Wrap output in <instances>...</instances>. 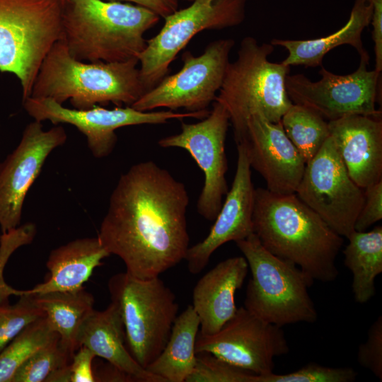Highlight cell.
Here are the masks:
<instances>
[{
	"label": "cell",
	"instance_id": "cell-1",
	"mask_svg": "<svg viewBox=\"0 0 382 382\" xmlns=\"http://www.w3.org/2000/svg\"><path fill=\"white\" fill-rule=\"evenodd\" d=\"M188 204L182 182L153 161L139 162L120 177L98 237L132 276L159 277L185 260Z\"/></svg>",
	"mask_w": 382,
	"mask_h": 382
},
{
	"label": "cell",
	"instance_id": "cell-2",
	"mask_svg": "<svg viewBox=\"0 0 382 382\" xmlns=\"http://www.w3.org/2000/svg\"><path fill=\"white\" fill-rule=\"evenodd\" d=\"M253 228L265 249L294 263L312 279L327 283L337 277L336 258L343 237L296 193L255 189Z\"/></svg>",
	"mask_w": 382,
	"mask_h": 382
},
{
	"label": "cell",
	"instance_id": "cell-3",
	"mask_svg": "<svg viewBox=\"0 0 382 382\" xmlns=\"http://www.w3.org/2000/svg\"><path fill=\"white\" fill-rule=\"evenodd\" d=\"M160 18L146 8L121 1L63 0L62 39L77 60L125 62L144 50V33Z\"/></svg>",
	"mask_w": 382,
	"mask_h": 382
},
{
	"label": "cell",
	"instance_id": "cell-4",
	"mask_svg": "<svg viewBox=\"0 0 382 382\" xmlns=\"http://www.w3.org/2000/svg\"><path fill=\"white\" fill-rule=\"evenodd\" d=\"M134 58L119 62H85L72 57L64 41H57L45 57L29 97L47 98L74 108L132 106L145 91Z\"/></svg>",
	"mask_w": 382,
	"mask_h": 382
},
{
	"label": "cell",
	"instance_id": "cell-5",
	"mask_svg": "<svg viewBox=\"0 0 382 382\" xmlns=\"http://www.w3.org/2000/svg\"><path fill=\"white\" fill-rule=\"evenodd\" d=\"M273 51L271 43L260 45L255 37L246 36L236 59L226 68L215 101L226 109L236 144L243 138L251 116L259 114L277 123L293 103L285 84L290 66L270 62Z\"/></svg>",
	"mask_w": 382,
	"mask_h": 382
},
{
	"label": "cell",
	"instance_id": "cell-6",
	"mask_svg": "<svg viewBox=\"0 0 382 382\" xmlns=\"http://www.w3.org/2000/svg\"><path fill=\"white\" fill-rule=\"evenodd\" d=\"M236 244L251 273L244 307L255 316L283 327L318 319L308 288L314 280L294 263L269 252L252 233Z\"/></svg>",
	"mask_w": 382,
	"mask_h": 382
},
{
	"label": "cell",
	"instance_id": "cell-7",
	"mask_svg": "<svg viewBox=\"0 0 382 382\" xmlns=\"http://www.w3.org/2000/svg\"><path fill=\"white\" fill-rule=\"evenodd\" d=\"M63 0H0V71L14 74L29 97L40 67L62 38Z\"/></svg>",
	"mask_w": 382,
	"mask_h": 382
},
{
	"label": "cell",
	"instance_id": "cell-8",
	"mask_svg": "<svg viewBox=\"0 0 382 382\" xmlns=\"http://www.w3.org/2000/svg\"><path fill=\"white\" fill-rule=\"evenodd\" d=\"M108 286L121 314L127 348L146 369L169 338L179 308L175 295L159 277L143 279L127 272L112 276Z\"/></svg>",
	"mask_w": 382,
	"mask_h": 382
},
{
	"label": "cell",
	"instance_id": "cell-9",
	"mask_svg": "<svg viewBox=\"0 0 382 382\" xmlns=\"http://www.w3.org/2000/svg\"><path fill=\"white\" fill-rule=\"evenodd\" d=\"M248 0H193L183 9L165 17L164 24L146 40L138 55L140 80L145 92L155 87L168 73L178 54L197 33L241 24Z\"/></svg>",
	"mask_w": 382,
	"mask_h": 382
},
{
	"label": "cell",
	"instance_id": "cell-10",
	"mask_svg": "<svg viewBox=\"0 0 382 382\" xmlns=\"http://www.w3.org/2000/svg\"><path fill=\"white\" fill-rule=\"evenodd\" d=\"M234 45L233 39H219L210 42L199 56L184 52L181 69L166 75L131 107L140 111L161 108L186 112L207 110L221 87Z\"/></svg>",
	"mask_w": 382,
	"mask_h": 382
},
{
	"label": "cell",
	"instance_id": "cell-11",
	"mask_svg": "<svg viewBox=\"0 0 382 382\" xmlns=\"http://www.w3.org/2000/svg\"><path fill=\"white\" fill-rule=\"evenodd\" d=\"M295 193L340 236L354 231L364 190L350 178L330 136L306 164Z\"/></svg>",
	"mask_w": 382,
	"mask_h": 382
},
{
	"label": "cell",
	"instance_id": "cell-12",
	"mask_svg": "<svg viewBox=\"0 0 382 382\" xmlns=\"http://www.w3.org/2000/svg\"><path fill=\"white\" fill-rule=\"evenodd\" d=\"M369 57H360L352 73L338 75L320 66L318 81L301 74L286 78V90L293 103L307 107L328 121L349 115L381 117L376 108L379 96L381 73L369 70Z\"/></svg>",
	"mask_w": 382,
	"mask_h": 382
},
{
	"label": "cell",
	"instance_id": "cell-13",
	"mask_svg": "<svg viewBox=\"0 0 382 382\" xmlns=\"http://www.w3.org/2000/svg\"><path fill=\"white\" fill-rule=\"evenodd\" d=\"M23 107L34 120H49L57 125L66 123L76 127L86 138L87 145L97 158L107 157L117 141L115 130L127 126L158 125L170 120L197 118L202 120L209 112H176L173 110L140 111L131 106H116L107 109L95 105L87 110L71 109L52 99L28 97L23 100Z\"/></svg>",
	"mask_w": 382,
	"mask_h": 382
},
{
	"label": "cell",
	"instance_id": "cell-14",
	"mask_svg": "<svg viewBox=\"0 0 382 382\" xmlns=\"http://www.w3.org/2000/svg\"><path fill=\"white\" fill-rule=\"evenodd\" d=\"M195 352L211 354L257 375H267L273 372L275 357L287 354L289 346L282 327L241 306L215 334L198 332Z\"/></svg>",
	"mask_w": 382,
	"mask_h": 382
},
{
	"label": "cell",
	"instance_id": "cell-15",
	"mask_svg": "<svg viewBox=\"0 0 382 382\" xmlns=\"http://www.w3.org/2000/svg\"><path fill=\"white\" fill-rule=\"evenodd\" d=\"M230 124L224 106L214 101L208 115L196 123H181L180 133L161 139L163 148L186 150L204 175V183L197 202V212L205 219L214 221L228 191L226 179L228 169L225 141Z\"/></svg>",
	"mask_w": 382,
	"mask_h": 382
},
{
	"label": "cell",
	"instance_id": "cell-16",
	"mask_svg": "<svg viewBox=\"0 0 382 382\" xmlns=\"http://www.w3.org/2000/svg\"><path fill=\"white\" fill-rule=\"evenodd\" d=\"M67 134L62 126L49 130L34 120L25 128L16 148L0 163V227L6 233L19 226L28 190L50 154L63 145Z\"/></svg>",
	"mask_w": 382,
	"mask_h": 382
},
{
	"label": "cell",
	"instance_id": "cell-17",
	"mask_svg": "<svg viewBox=\"0 0 382 382\" xmlns=\"http://www.w3.org/2000/svg\"><path fill=\"white\" fill-rule=\"evenodd\" d=\"M238 144L244 146L250 167L262 176L267 190L277 194L296 192L306 163L281 122H272L261 115H253Z\"/></svg>",
	"mask_w": 382,
	"mask_h": 382
},
{
	"label": "cell",
	"instance_id": "cell-18",
	"mask_svg": "<svg viewBox=\"0 0 382 382\" xmlns=\"http://www.w3.org/2000/svg\"><path fill=\"white\" fill-rule=\"evenodd\" d=\"M236 173L231 189L215 218L208 235L200 242L189 247L185 257L191 274L202 272L212 255L222 245L235 243L253 233V214L255 188L245 150L238 144Z\"/></svg>",
	"mask_w": 382,
	"mask_h": 382
},
{
	"label": "cell",
	"instance_id": "cell-19",
	"mask_svg": "<svg viewBox=\"0 0 382 382\" xmlns=\"http://www.w3.org/2000/svg\"><path fill=\"white\" fill-rule=\"evenodd\" d=\"M333 140L352 180L361 189L382 180V120L349 115L328 121Z\"/></svg>",
	"mask_w": 382,
	"mask_h": 382
},
{
	"label": "cell",
	"instance_id": "cell-20",
	"mask_svg": "<svg viewBox=\"0 0 382 382\" xmlns=\"http://www.w3.org/2000/svg\"><path fill=\"white\" fill-rule=\"evenodd\" d=\"M248 265L243 256L219 262L197 282L192 306L199 320V333L217 332L237 311L235 294L246 278Z\"/></svg>",
	"mask_w": 382,
	"mask_h": 382
},
{
	"label": "cell",
	"instance_id": "cell-21",
	"mask_svg": "<svg viewBox=\"0 0 382 382\" xmlns=\"http://www.w3.org/2000/svg\"><path fill=\"white\" fill-rule=\"evenodd\" d=\"M78 344L79 347H88L96 357L105 359L133 381L165 382L141 366L130 354L119 308L112 301L105 309H94L88 316L80 330Z\"/></svg>",
	"mask_w": 382,
	"mask_h": 382
},
{
	"label": "cell",
	"instance_id": "cell-22",
	"mask_svg": "<svg viewBox=\"0 0 382 382\" xmlns=\"http://www.w3.org/2000/svg\"><path fill=\"white\" fill-rule=\"evenodd\" d=\"M110 255L98 236L70 241L50 252L46 263L50 276L45 282L22 292L33 295L82 289L94 270Z\"/></svg>",
	"mask_w": 382,
	"mask_h": 382
},
{
	"label": "cell",
	"instance_id": "cell-23",
	"mask_svg": "<svg viewBox=\"0 0 382 382\" xmlns=\"http://www.w3.org/2000/svg\"><path fill=\"white\" fill-rule=\"evenodd\" d=\"M371 16L372 4L370 0H354L348 21L336 32L310 40L273 39L270 43L287 50L288 55L281 63L289 66H320L326 54L343 45L353 47L360 57H369L363 45L361 35L370 25Z\"/></svg>",
	"mask_w": 382,
	"mask_h": 382
},
{
	"label": "cell",
	"instance_id": "cell-24",
	"mask_svg": "<svg viewBox=\"0 0 382 382\" xmlns=\"http://www.w3.org/2000/svg\"><path fill=\"white\" fill-rule=\"evenodd\" d=\"M199 320L192 305L177 316L163 349L146 369L165 382H186L196 364Z\"/></svg>",
	"mask_w": 382,
	"mask_h": 382
},
{
	"label": "cell",
	"instance_id": "cell-25",
	"mask_svg": "<svg viewBox=\"0 0 382 382\" xmlns=\"http://www.w3.org/2000/svg\"><path fill=\"white\" fill-rule=\"evenodd\" d=\"M32 295V294H30ZM61 342L71 352L79 348L80 330L94 310V297L84 287L74 291H50L32 295Z\"/></svg>",
	"mask_w": 382,
	"mask_h": 382
},
{
	"label": "cell",
	"instance_id": "cell-26",
	"mask_svg": "<svg viewBox=\"0 0 382 382\" xmlns=\"http://www.w3.org/2000/svg\"><path fill=\"white\" fill-rule=\"evenodd\" d=\"M347 238L344 264L353 275L355 301L364 303L375 296V279L382 272V226L370 231H354Z\"/></svg>",
	"mask_w": 382,
	"mask_h": 382
},
{
	"label": "cell",
	"instance_id": "cell-27",
	"mask_svg": "<svg viewBox=\"0 0 382 382\" xmlns=\"http://www.w3.org/2000/svg\"><path fill=\"white\" fill-rule=\"evenodd\" d=\"M280 122L287 137L306 163L316 155L330 136L328 122L301 105L292 103Z\"/></svg>",
	"mask_w": 382,
	"mask_h": 382
},
{
	"label": "cell",
	"instance_id": "cell-28",
	"mask_svg": "<svg viewBox=\"0 0 382 382\" xmlns=\"http://www.w3.org/2000/svg\"><path fill=\"white\" fill-rule=\"evenodd\" d=\"M57 336L45 316L27 326L0 352V382H11L26 360Z\"/></svg>",
	"mask_w": 382,
	"mask_h": 382
},
{
	"label": "cell",
	"instance_id": "cell-29",
	"mask_svg": "<svg viewBox=\"0 0 382 382\" xmlns=\"http://www.w3.org/2000/svg\"><path fill=\"white\" fill-rule=\"evenodd\" d=\"M74 354L57 336L26 360L16 371L11 382H45L54 371L67 365Z\"/></svg>",
	"mask_w": 382,
	"mask_h": 382
},
{
	"label": "cell",
	"instance_id": "cell-30",
	"mask_svg": "<svg viewBox=\"0 0 382 382\" xmlns=\"http://www.w3.org/2000/svg\"><path fill=\"white\" fill-rule=\"evenodd\" d=\"M14 304L0 303V352L30 324L45 316L30 294L18 291Z\"/></svg>",
	"mask_w": 382,
	"mask_h": 382
},
{
	"label": "cell",
	"instance_id": "cell-31",
	"mask_svg": "<svg viewBox=\"0 0 382 382\" xmlns=\"http://www.w3.org/2000/svg\"><path fill=\"white\" fill-rule=\"evenodd\" d=\"M186 382H258V375L236 367L209 353L197 354Z\"/></svg>",
	"mask_w": 382,
	"mask_h": 382
},
{
	"label": "cell",
	"instance_id": "cell-32",
	"mask_svg": "<svg viewBox=\"0 0 382 382\" xmlns=\"http://www.w3.org/2000/svg\"><path fill=\"white\" fill-rule=\"evenodd\" d=\"M357 375L351 367H330L311 363L288 374L272 372L258 375V382H352Z\"/></svg>",
	"mask_w": 382,
	"mask_h": 382
},
{
	"label": "cell",
	"instance_id": "cell-33",
	"mask_svg": "<svg viewBox=\"0 0 382 382\" xmlns=\"http://www.w3.org/2000/svg\"><path fill=\"white\" fill-rule=\"evenodd\" d=\"M36 226L26 223L0 236V303L8 301L17 289L8 285L3 277V270L11 255L19 247L30 244L35 234Z\"/></svg>",
	"mask_w": 382,
	"mask_h": 382
},
{
	"label": "cell",
	"instance_id": "cell-34",
	"mask_svg": "<svg viewBox=\"0 0 382 382\" xmlns=\"http://www.w3.org/2000/svg\"><path fill=\"white\" fill-rule=\"evenodd\" d=\"M95 357L91 349L81 346L71 361L50 374L45 382H96L93 366Z\"/></svg>",
	"mask_w": 382,
	"mask_h": 382
},
{
	"label": "cell",
	"instance_id": "cell-35",
	"mask_svg": "<svg viewBox=\"0 0 382 382\" xmlns=\"http://www.w3.org/2000/svg\"><path fill=\"white\" fill-rule=\"evenodd\" d=\"M357 360L364 368L382 381V316L369 328L366 340L358 349Z\"/></svg>",
	"mask_w": 382,
	"mask_h": 382
},
{
	"label": "cell",
	"instance_id": "cell-36",
	"mask_svg": "<svg viewBox=\"0 0 382 382\" xmlns=\"http://www.w3.org/2000/svg\"><path fill=\"white\" fill-rule=\"evenodd\" d=\"M364 202L354 231H364L382 219V180L364 188Z\"/></svg>",
	"mask_w": 382,
	"mask_h": 382
},
{
	"label": "cell",
	"instance_id": "cell-37",
	"mask_svg": "<svg viewBox=\"0 0 382 382\" xmlns=\"http://www.w3.org/2000/svg\"><path fill=\"white\" fill-rule=\"evenodd\" d=\"M372 4L371 23L372 40L374 44L375 70L382 71V0H370Z\"/></svg>",
	"mask_w": 382,
	"mask_h": 382
},
{
	"label": "cell",
	"instance_id": "cell-38",
	"mask_svg": "<svg viewBox=\"0 0 382 382\" xmlns=\"http://www.w3.org/2000/svg\"><path fill=\"white\" fill-rule=\"evenodd\" d=\"M111 1H127L146 8L164 18L178 8V0H105Z\"/></svg>",
	"mask_w": 382,
	"mask_h": 382
},
{
	"label": "cell",
	"instance_id": "cell-39",
	"mask_svg": "<svg viewBox=\"0 0 382 382\" xmlns=\"http://www.w3.org/2000/svg\"><path fill=\"white\" fill-rule=\"evenodd\" d=\"M179 1V0H178ZM183 1H192L193 0H183Z\"/></svg>",
	"mask_w": 382,
	"mask_h": 382
}]
</instances>
